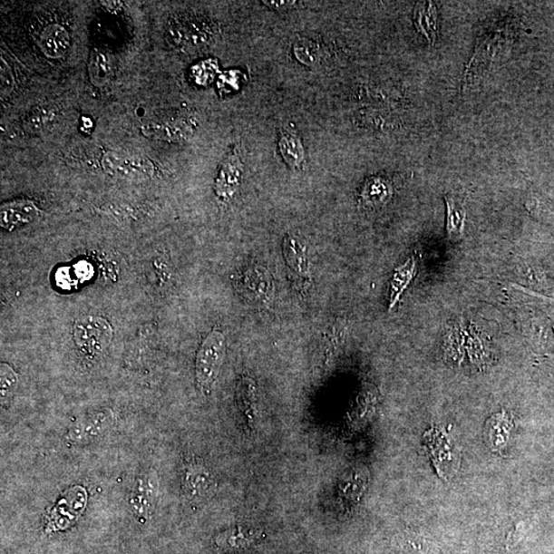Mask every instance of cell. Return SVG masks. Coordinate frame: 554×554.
I'll return each mask as SVG.
<instances>
[{"label": "cell", "mask_w": 554, "mask_h": 554, "mask_svg": "<svg viewBox=\"0 0 554 554\" xmlns=\"http://www.w3.org/2000/svg\"><path fill=\"white\" fill-rule=\"evenodd\" d=\"M243 292L255 303L267 304L275 292L269 272L261 267H251L240 279Z\"/></svg>", "instance_id": "cell-10"}, {"label": "cell", "mask_w": 554, "mask_h": 554, "mask_svg": "<svg viewBox=\"0 0 554 554\" xmlns=\"http://www.w3.org/2000/svg\"><path fill=\"white\" fill-rule=\"evenodd\" d=\"M263 4L269 7L270 10L280 13L294 10L296 7L302 5L298 2H284V0H277V2H268V0H264Z\"/></svg>", "instance_id": "cell-25"}, {"label": "cell", "mask_w": 554, "mask_h": 554, "mask_svg": "<svg viewBox=\"0 0 554 554\" xmlns=\"http://www.w3.org/2000/svg\"><path fill=\"white\" fill-rule=\"evenodd\" d=\"M245 167L238 151H233L224 160L216 178L215 192L218 199L228 202L237 194L243 181Z\"/></svg>", "instance_id": "cell-7"}, {"label": "cell", "mask_w": 554, "mask_h": 554, "mask_svg": "<svg viewBox=\"0 0 554 554\" xmlns=\"http://www.w3.org/2000/svg\"><path fill=\"white\" fill-rule=\"evenodd\" d=\"M2 95H7L13 88V74L11 68L7 65L6 62L2 58Z\"/></svg>", "instance_id": "cell-24"}, {"label": "cell", "mask_w": 554, "mask_h": 554, "mask_svg": "<svg viewBox=\"0 0 554 554\" xmlns=\"http://www.w3.org/2000/svg\"><path fill=\"white\" fill-rule=\"evenodd\" d=\"M103 7L109 12L119 13L121 11L123 4L121 2H101Z\"/></svg>", "instance_id": "cell-26"}, {"label": "cell", "mask_w": 554, "mask_h": 554, "mask_svg": "<svg viewBox=\"0 0 554 554\" xmlns=\"http://www.w3.org/2000/svg\"><path fill=\"white\" fill-rule=\"evenodd\" d=\"M114 424V415L111 410L90 413L78 420L69 429L66 439L73 443H90L105 434Z\"/></svg>", "instance_id": "cell-6"}, {"label": "cell", "mask_w": 554, "mask_h": 554, "mask_svg": "<svg viewBox=\"0 0 554 554\" xmlns=\"http://www.w3.org/2000/svg\"><path fill=\"white\" fill-rule=\"evenodd\" d=\"M278 148L287 165L292 170H301L306 165V151L301 139L292 129L280 131Z\"/></svg>", "instance_id": "cell-13"}, {"label": "cell", "mask_w": 554, "mask_h": 554, "mask_svg": "<svg viewBox=\"0 0 554 554\" xmlns=\"http://www.w3.org/2000/svg\"><path fill=\"white\" fill-rule=\"evenodd\" d=\"M102 163L109 174L121 177L151 176L153 171L150 160L122 153L108 152Z\"/></svg>", "instance_id": "cell-9"}, {"label": "cell", "mask_w": 554, "mask_h": 554, "mask_svg": "<svg viewBox=\"0 0 554 554\" xmlns=\"http://www.w3.org/2000/svg\"><path fill=\"white\" fill-rule=\"evenodd\" d=\"M70 45L67 30L58 24H52L43 31L39 46L46 57L58 59L63 57Z\"/></svg>", "instance_id": "cell-14"}, {"label": "cell", "mask_w": 554, "mask_h": 554, "mask_svg": "<svg viewBox=\"0 0 554 554\" xmlns=\"http://www.w3.org/2000/svg\"><path fill=\"white\" fill-rule=\"evenodd\" d=\"M284 257L296 286L301 288L310 285V261L306 246L299 238L287 236L284 239Z\"/></svg>", "instance_id": "cell-8"}, {"label": "cell", "mask_w": 554, "mask_h": 554, "mask_svg": "<svg viewBox=\"0 0 554 554\" xmlns=\"http://www.w3.org/2000/svg\"><path fill=\"white\" fill-rule=\"evenodd\" d=\"M413 23L429 44L433 45L438 34V12L433 3H419L413 13Z\"/></svg>", "instance_id": "cell-15"}, {"label": "cell", "mask_w": 554, "mask_h": 554, "mask_svg": "<svg viewBox=\"0 0 554 554\" xmlns=\"http://www.w3.org/2000/svg\"><path fill=\"white\" fill-rule=\"evenodd\" d=\"M446 199L447 204V230L449 236L452 239H459L462 237L465 221L466 212L462 204L451 197Z\"/></svg>", "instance_id": "cell-18"}, {"label": "cell", "mask_w": 554, "mask_h": 554, "mask_svg": "<svg viewBox=\"0 0 554 554\" xmlns=\"http://www.w3.org/2000/svg\"><path fill=\"white\" fill-rule=\"evenodd\" d=\"M393 187L385 178H372L365 183L362 200L365 206L380 207L384 206L392 198Z\"/></svg>", "instance_id": "cell-16"}, {"label": "cell", "mask_w": 554, "mask_h": 554, "mask_svg": "<svg viewBox=\"0 0 554 554\" xmlns=\"http://www.w3.org/2000/svg\"><path fill=\"white\" fill-rule=\"evenodd\" d=\"M143 132L145 135L156 139L180 141V140H186L193 134V127L185 119L161 122L151 121L143 127Z\"/></svg>", "instance_id": "cell-12"}, {"label": "cell", "mask_w": 554, "mask_h": 554, "mask_svg": "<svg viewBox=\"0 0 554 554\" xmlns=\"http://www.w3.org/2000/svg\"><path fill=\"white\" fill-rule=\"evenodd\" d=\"M39 215L34 202L17 200L3 205L0 212V224L6 230H14L23 225L34 222Z\"/></svg>", "instance_id": "cell-11"}, {"label": "cell", "mask_w": 554, "mask_h": 554, "mask_svg": "<svg viewBox=\"0 0 554 554\" xmlns=\"http://www.w3.org/2000/svg\"><path fill=\"white\" fill-rule=\"evenodd\" d=\"M256 538V533L237 528L226 530V532L216 537V544L224 549H246L251 545Z\"/></svg>", "instance_id": "cell-19"}, {"label": "cell", "mask_w": 554, "mask_h": 554, "mask_svg": "<svg viewBox=\"0 0 554 554\" xmlns=\"http://www.w3.org/2000/svg\"><path fill=\"white\" fill-rule=\"evenodd\" d=\"M215 481L208 467L198 460L184 468L182 489L187 501L200 503L207 501L214 491Z\"/></svg>", "instance_id": "cell-5"}, {"label": "cell", "mask_w": 554, "mask_h": 554, "mask_svg": "<svg viewBox=\"0 0 554 554\" xmlns=\"http://www.w3.org/2000/svg\"><path fill=\"white\" fill-rule=\"evenodd\" d=\"M294 53L302 64L309 67L316 66L323 57L319 45L306 38L299 39L295 44Z\"/></svg>", "instance_id": "cell-21"}, {"label": "cell", "mask_w": 554, "mask_h": 554, "mask_svg": "<svg viewBox=\"0 0 554 554\" xmlns=\"http://www.w3.org/2000/svg\"><path fill=\"white\" fill-rule=\"evenodd\" d=\"M226 355L224 334L219 330L210 332L198 351L195 361V378L202 394L212 393L216 380L219 377Z\"/></svg>", "instance_id": "cell-1"}, {"label": "cell", "mask_w": 554, "mask_h": 554, "mask_svg": "<svg viewBox=\"0 0 554 554\" xmlns=\"http://www.w3.org/2000/svg\"><path fill=\"white\" fill-rule=\"evenodd\" d=\"M88 504V493L84 488L75 486L60 498L50 513L49 528L53 530L72 527L81 518Z\"/></svg>", "instance_id": "cell-4"}, {"label": "cell", "mask_w": 554, "mask_h": 554, "mask_svg": "<svg viewBox=\"0 0 554 554\" xmlns=\"http://www.w3.org/2000/svg\"><path fill=\"white\" fill-rule=\"evenodd\" d=\"M240 387L241 411H243L246 417L248 427L253 431L255 427L257 405L255 382L252 379L245 378Z\"/></svg>", "instance_id": "cell-20"}, {"label": "cell", "mask_w": 554, "mask_h": 554, "mask_svg": "<svg viewBox=\"0 0 554 554\" xmlns=\"http://www.w3.org/2000/svg\"><path fill=\"white\" fill-rule=\"evenodd\" d=\"M19 378L10 364H0V399L2 404L9 403L17 390Z\"/></svg>", "instance_id": "cell-23"}, {"label": "cell", "mask_w": 554, "mask_h": 554, "mask_svg": "<svg viewBox=\"0 0 554 554\" xmlns=\"http://www.w3.org/2000/svg\"><path fill=\"white\" fill-rule=\"evenodd\" d=\"M89 73L93 84L102 85L111 74V64L103 52L93 51L91 54Z\"/></svg>", "instance_id": "cell-22"}, {"label": "cell", "mask_w": 554, "mask_h": 554, "mask_svg": "<svg viewBox=\"0 0 554 554\" xmlns=\"http://www.w3.org/2000/svg\"><path fill=\"white\" fill-rule=\"evenodd\" d=\"M76 346L88 356H97L111 345L113 330L105 318L83 316L76 319L73 326Z\"/></svg>", "instance_id": "cell-2"}, {"label": "cell", "mask_w": 554, "mask_h": 554, "mask_svg": "<svg viewBox=\"0 0 554 554\" xmlns=\"http://www.w3.org/2000/svg\"><path fill=\"white\" fill-rule=\"evenodd\" d=\"M160 478L152 468L137 475L130 494V506L135 517L142 522L150 520L160 496Z\"/></svg>", "instance_id": "cell-3"}, {"label": "cell", "mask_w": 554, "mask_h": 554, "mask_svg": "<svg viewBox=\"0 0 554 554\" xmlns=\"http://www.w3.org/2000/svg\"><path fill=\"white\" fill-rule=\"evenodd\" d=\"M415 259H409L408 262H405L403 267L397 268L394 272L392 282V290H390V309L394 308L395 304L400 301L401 296L405 288L408 287L413 275H415Z\"/></svg>", "instance_id": "cell-17"}]
</instances>
